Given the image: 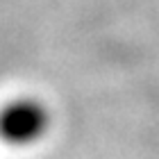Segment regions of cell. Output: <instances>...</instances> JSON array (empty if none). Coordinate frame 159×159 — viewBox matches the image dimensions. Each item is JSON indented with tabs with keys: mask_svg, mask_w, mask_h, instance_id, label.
Instances as JSON below:
<instances>
[{
	"mask_svg": "<svg viewBox=\"0 0 159 159\" xmlns=\"http://www.w3.org/2000/svg\"><path fill=\"white\" fill-rule=\"evenodd\" d=\"M52 127V111L43 100L20 96L0 107V141L14 148H30L43 141Z\"/></svg>",
	"mask_w": 159,
	"mask_h": 159,
	"instance_id": "1",
	"label": "cell"
}]
</instances>
